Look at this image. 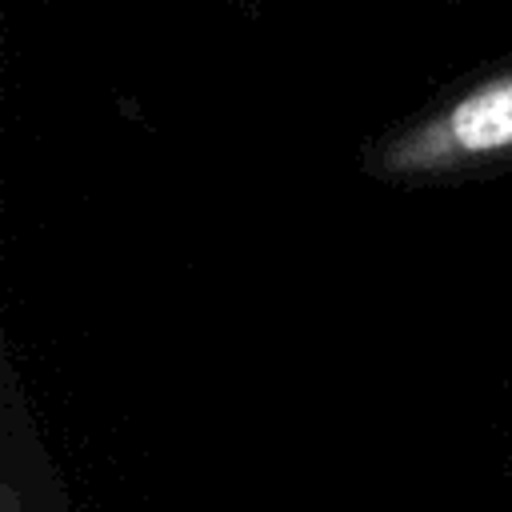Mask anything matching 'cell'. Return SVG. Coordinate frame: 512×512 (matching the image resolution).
I'll return each mask as SVG.
<instances>
[{
  "label": "cell",
  "instance_id": "obj_1",
  "mask_svg": "<svg viewBox=\"0 0 512 512\" xmlns=\"http://www.w3.org/2000/svg\"><path fill=\"white\" fill-rule=\"evenodd\" d=\"M500 160H512V64L476 76L380 136L368 148L364 168L392 184H428Z\"/></svg>",
  "mask_w": 512,
  "mask_h": 512
}]
</instances>
